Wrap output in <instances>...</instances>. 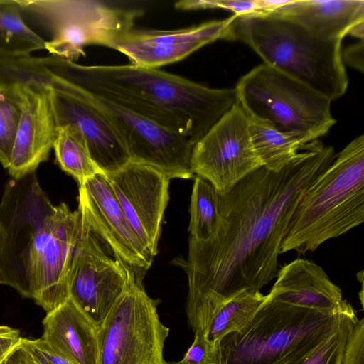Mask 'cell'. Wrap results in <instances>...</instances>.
<instances>
[{
  "label": "cell",
  "mask_w": 364,
  "mask_h": 364,
  "mask_svg": "<svg viewBox=\"0 0 364 364\" xmlns=\"http://www.w3.org/2000/svg\"><path fill=\"white\" fill-rule=\"evenodd\" d=\"M331 146L303 145L282 170L261 166L230 191L218 192L220 221L208 240L189 238L184 264L186 311L194 334H205L227 302L259 290L277 277L278 256L290 218L304 193L331 164Z\"/></svg>",
  "instance_id": "obj_1"
},
{
  "label": "cell",
  "mask_w": 364,
  "mask_h": 364,
  "mask_svg": "<svg viewBox=\"0 0 364 364\" xmlns=\"http://www.w3.org/2000/svg\"><path fill=\"white\" fill-rule=\"evenodd\" d=\"M80 211L54 205L35 172L12 178L0 202V279L47 313L70 298Z\"/></svg>",
  "instance_id": "obj_2"
},
{
  "label": "cell",
  "mask_w": 364,
  "mask_h": 364,
  "mask_svg": "<svg viewBox=\"0 0 364 364\" xmlns=\"http://www.w3.org/2000/svg\"><path fill=\"white\" fill-rule=\"evenodd\" d=\"M41 60L58 77L107 95L193 146L237 103L235 88H210L158 68L87 66L56 56Z\"/></svg>",
  "instance_id": "obj_3"
},
{
  "label": "cell",
  "mask_w": 364,
  "mask_h": 364,
  "mask_svg": "<svg viewBox=\"0 0 364 364\" xmlns=\"http://www.w3.org/2000/svg\"><path fill=\"white\" fill-rule=\"evenodd\" d=\"M225 40L246 43L264 64L331 101L343 96L348 88L342 41L318 38L291 20L271 14L236 16Z\"/></svg>",
  "instance_id": "obj_4"
},
{
  "label": "cell",
  "mask_w": 364,
  "mask_h": 364,
  "mask_svg": "<svg viewBox=\"0 0 364 364\" xmlns=\"http://www.w3.org/2000/svg\"><path fill=\"white\" fill-rule=\"evenodd\" d=\"M364 220V135L353 139L309 187L287 225L279 254L314 252Z\"/></svg>",
  "instance_id": "obj_5"
},
{
  "label": "cell",
  "mask_w": 364,
  "mask_h": 364,
  "mask_svg": "<svg viewBox=\"0 0 364 364\" xmlns=\"http://www.w3.org/2000/svg\"><path fill=\"white\" fill-rule=\"evenodd\" d=\"M267 296L245 326L211 345L207 364L291 363L311 353L352 313L324 314Z\"/></svg>",
  "instance_id": "obj_6"
},
{
  "label": "cell",
  "mask_w": 364,
  "mask_h": 364,
  "mask_svg": "<svg viewBox=\"0 0 364 364\" xmlns=\"http://www.w3.org/2000/svg\"><path fill=\"white\" fill-rule=\"evenodd\" d=\"M235 90L248 117L269 122L302 145L325 135L336 123L330 100L264 63L243 75Z\"/></svg>",
  "instance_id": "obj_7"
},
{
  "label": "cell",
  "mask_w": 364,
  "mask_h": 364,
  "mask_svg": "<svg viewBox=\"0 0 364 364\" xmlns=\"http://www.w3.org/2000/svg\"><path fill=\"white\" fill-rule=\"evenodd\" d=\"M23 14L35 18L50 33L45 49L53 56L73 61L85 48H111L134 28L143 12L139 8L95 0H19Z\"/></svg>",
  "instance_id": "obj_8"
},
{
  "label": "cell",
  "mask_w": 364,
  "mask_h": 364,
  "mask_svg": "<svg viewBox=\"0 0 364 364\" xmlns=\"http://www.w3.org/2000/svg\"><path fill=\"white\" fill-rule=\"evenodd\" d=\"M135 274L97 331V364H164L169 328Z\"/></svg>",
  "instance_id": "obj_9"
},
{
  "label": "cell",
  "mask_w": 364,
  "mask_h": 364,
  "mask_svg": "<svg viewBox=\"0 0 364 364\" xmlns=\"http://www.w3.org/2000/svg\"><path fill=\"white\" fill-rule=\"evenodd\" d=\"M66 82L65 92L84 100L112 124L126 145L131 161L151 166L170 179L194 176L190 165L193 145L188 139L103 93Z\"/></svg>",
  "instance_id": "obj_10"
},
{
  "label": "cell",
  "mask_w": 364,
  "mask_h": 364,
  "mask_svg": "<svg viewBox=\"0 0 364 364\" xmlns=\"http://www.w3.org/2000/svg\"><path fill=\"white\" fill-rule=\"evenodd\" d=\"M190 165L193 174L221 193L263 166L252 145L249 117L238 102L193 146Z\"/></svg>",
  "instance_id": "obj_11"
},
{
  "label": "cell",
  "mask_w": 364,
  "mask_h": 364,
  "mask_svg": "<svg viewBox=\"0 0 364 364\" xmlns=\"http://www.w3.org/2000/svg\"><path fill=\"white\" fill-rule=\"evenodd\" d=\"M134 274L105 253L101 241L81 215L70 274V298L97 329L128 289Z\"/></svg>",
  "instance_id": "obj_12"
},
{
  "label": "cell",
  "mask_w": 364,
  "mask_h": 364,
  "mask_svg": "<svg viewBox=\"0 0 364 364\" xmlns=\"http://www.w3.org/2000/svg\"><path fill=\"white\" fill-rule=\"evenodd\" d=\"M78 210L91 230L114 258L142 278L154 257L127 221L103 173L79 185Z\"/></svg>",
  "instance_id": "obj_13"
},
{
  "label": "cell",
  "mask_w": 364,
  "mask_h": 364,
  "mask_svg": "<svg viewBox=\"0 0 364 364\" xmlns=\"http://www.w3.org/2000/svg\"><path fill=\"white\" fill-rule=\"evenodd\" d=\"M105 176L129 225L154 257L171 179L151 166L133 161Z\"/></svg>",
  "instance_id": "obj_14"
},
{
  "label": "cell",
  "mask_w": 364,
  "mask_h": 364,
  "mask_svg": "<svg viewBox=\"0 0 364 364\" xmlns=\"http://www.w3.org/2000/svg\"><path fill=\"white\" fill-rule=\"evenodd\" d=\"M235 17L233 15L175 30L133 28L119 37L111 48L125 55L131 64L159 68L181 60L206 44L225 40L228 27Z\"/></svg>",
  "instance_id": "obj_15"
},
{
  "label": "cell",
  "mask_w": 364,
  "mask_h": 364,
  "mask_svg": "<svg viewBox=\"0 0 364 364\" xmlns=\"http://www.w3.org/2000/svg\"><path fill=\"white\" fill-rule=\"evenodd\" d=\"M21 108V119L8 167L12 178L35 172L48 160L57 137L50 89L31 85L11 87Z\"/></svg>",
  "instance_id": "obj_16"
},
{
  "label": "cell",
  "mask_w": 364,
  "mask_h": 364,
  "mask_svg": "<svg viewBox=\"0 0 364 364\" xmlns=\"http://www.w3.org/2000/svg\"><path fill=\"white\" fill-rule=\"evenodd\" d=\"M50 100L58 127L70 126L81 134L103 174L117 172L131 161L127 146L114 127L92 106L58 90H50Z\"/></svg>",
  "instance_id": "obj_17"
},
{
  "label": "cell",
  "mask_w": 364,
  "mask_h": 364,
  "mask_svg": "<svg viewBox=\"0 0 364 364\" xmlns=\"http://www.w3.org/2000/svg\"><path fill=\"white\" fill-rule=\"evenodd\" d=\"M268 297L274 301L324 314L355 311L341 289L315 263L297 259L281 268Z\"/></svg>",
  "instance_id": "obj_18"
},
{
  "label": "cell",
  "mask_w": 364,
  "mask_h": 364,
  "mask_svg": "<svg viewBox=\"0 0 364 364\" xmlns=\"http://www.w3.org/2000/svg\"><path fill=\"white\" fill-rule=\"evenodd\" d=\"M42 338L72 364H97L98 329L69 298L47 313Z\"/></svg>",
  "instance_id": "obj_19"
},
{
  "label": "cell",
  "mask_w": 364,
  "mask_h": 364,
  "mask_svg": "<svg viewBox=\"0 0 364 364\" xmlns=\"http://www.w3.org/2000/svg\"><path fill=\"white\" fill-rule=\"evenodd\" d=\"M270 14L291 20L321 39L342 41L355 24L364 21V1L290 0Z\"/></svg>",
  "instance_id": "obj_20"
},
{
  "label": "cell",
  "mask_w": 364,
  "mask_h": 364,
  "mask_svg": "<svg viewBox=\"0 0 364 364\" xmlns=\"http://www.w3.org/2000/svg\"><path fill=\"white\" fill-rule=\"evenodd\" d=\"M19 0L0 1V58L29 56L46 40L26 23Z\"/></svg>",
  "instance_id": "obj_21"
},
{
  "label": "cell",
  "mask_w": 364,
  "mask_h": 364,
  "mask_svg": "<svg viewBox=\"0 0 364 364\" xmlns=\"http://www.w3.org/2000/svg\"><path fill=\"white\" fill-rule=\"evenodd\" d=\"M248 117L252 145L262 166L274 172L282 170L303 145L296 136L277 130L269 122Z\"/></svg>",
  "instance_id": "obj_22"
},
{
  "label": "cell",
  "mask_w": 364,
  "mask_h": 364,
  "mask_svg": "<svg viewBox=\"0 0 364 364\" xmlns=\"http://www.w3.org/2000/svg\"><path fill=\"white\" fill-rule=\"evenodd\" d=\"M260 291H245L233 297L216 313L204 336L212 345L228 333L245 326L267 300Z\"/></svg>",
  "instance_id": "obj_23"
},
{
  "label": "cell",
  "mask_w": 364,
  "mask_h": 364,
  "mask_svg": "<svg viewBox=\"0 0 364 364\" xmlns=\"http://www.w3.org/2000/svg\"><path fill=\"white\" fill-rule=\"evenodd\" d=\"M53 149L60 168L75 178L79 185L102 173L92 160L81 134L70 126L58 127Z\"/></svg>",
  "instance_id": "obj_24"
},
{
  "label": "cell",
  "mask_w": 364,
  "mask_h": 364,
  "mask_svg": "<svg viewBox=\"0 0 364 364\" xmlns=\"http://www.w3.org/2000/svg\"><path fill=\"white\" fill-rule=\"evenodd\" d=\"M218 191L204 178L196 176L190 205V238L198 241L210 239L220 221Z\"/></svg>",
  "instance_id": "obj_25"
},
{
  "label": "cell",
  "mask_w": 364,
  "mask_h": 364,
  "mask_svg": "<svg viewBox=\"0 0 364 364\" xmlns=\"http://www.w3.org/2000/svg\"><path fill=\"white\" fill-rule=\"evenodd\" d=\"M21 114L13 87L0 86V163L5 168L10 164Z\"/></svg>",
  "instance_id": "obj_26"
},
{
  "label": "cell",
  "mask_w": 364,
  "mask_h": 364,
  "mask_svg": "<svg viewBox=\"0 0 364 364\" xmlns=\"http://www.w3.org/2000/svg\"><path fill=\"white\" fill-rule=\"evenodd\" d=\"M358 319L356 311L346 314L336 332L306 356L289 364H342L350 332Z\"/></svg>",
  "instance_id": "obj_27"
},
{
  "label": "cell",
  "mask_w": 364,
  "mask_h": 364,
  "mask_svg": "<svg viewBox=\"0 0 364 364\" xmlns=\"http://www.w3.org/2000/svg\"><path fill=\"white\" fill-rule=\"evenodd\" d=\"M175 7L181 10L223 9L237 16L262 11L261 0H183L176 2Z\"/></svg>",
  "instance_id": "obj_28"
},
{
  "label": "cell",
  "mask_w": 364,
  "mask_h": 364,
  "mask_svg": "<svg viewBox=\"0 0 364 364\" xmlns=\"http://www.w3.org/2000/svg\"><path fill=\"white\" fill-rule=\"evenodd\" d=\"M19 346L25 353L29 364H72L42 338L28 339L21 337Z\"/></svg>",
  "instance_id": "obj_29"
},
{
  "label": "cell",
  "mask_w": 364,
  "mask_h": 364,
  "mask_svg": "<svg viewBox=\"0 0 364 364\" xmlns=\"http://www.w3.org/2000/svg\"><path fill=\"white\" fill-rule=\"evenodd\" d=\"M342 364H364V318L353 326L346 347Z\"/></svg>",
  "instance_id": "obj_30"
},
{
  "label": "cell",
  "mask_w": 364,
  "mask_h": 364,
  "mask_svg": "<svg viewBox=\"0 0 364 364\" xmlns=\"http://www.w3.org/2000/svg\"><path fill=\"white\" fill-rule=\"evenodd\" d=\"M211 345L203 334H195L194 341L185 353L181 364H207Z\"/></svg>",
  "instance_id": "obj_31"
},
{
  "label": "cell",
  "mask_w": 364,
  "mask_h": 364,
  "mask_svg": "<svg viewBox=\"0 0 364 364\" xmlns=\"http://www.w3.org/2000/svg\"><path fill=\"white\" fill-rule=\"evenodd\" d=\"M364 43L363 39L348 47L342 52V60L343 64L354 68L360 73L364 71L363 65Z\"/></svg>",
  "instance_id": "obj_32"
},
{
  "label": "cell",
  "mask_w": 364,
  "mask_h": 364,
  "mask_svg": "<svg viewBox=\"0 0 364 364\" xmlns=\"http://www.w3.org/2000/svg\"><path fill=\"white\" fill-rule=\"evenodd\" d=\"M19 331L5 325H0V362L20 342Z\"/></svg>",
  "instance_id": "obj_33"
},
{
  "label": "cell",
  "mask_w": 364,
  "mask_h": 364,
  "mask_svg": "<svg viewBox=\"0 0 364 364\" xmlns=\"http://www.w3.org/2000/svg\"><path fill=\"white\" fill-rule=\"evenodd\" d=\"M0 364H29V362L18 343L4 357Z\"/></svg>",
  "instance_id": "obj_34"
},
{
  "label": "cell",
  "mask_w": 364,
  "mask_h": 364,
  "mask_svg": "<svg viewBox=\"0 0 364 364\" xmlns=\"http://www.w3.org/2000/svg\"><path fill=\"white\" fill-rule=\"evenodd\" d=\"M348 35L358 38L360 40L364 37V21H360L355 24L349 31Z\"/></svg>",
  "instance_id": "obj_35"
},
{
  "label": "cell",
  "mask_w": 364,
  "mask_h": 364,
  "mask_svg": "<svg viewBox=\"0 0 364 364\" xmlns=\"http://www.w3.org/2000/svg\"><path fill=\"white\" fill-rule=\"evenodd\" d=\"M164 364H181L180 362H165Z\"/></svg>",
  "instance_id": "obj_36"
},
{
  "label": "cell",
  "mask_w": 364,
  "mask_h": 364,
  "mask_svg": "<svg viewBox=\"0 0 364 364\" xmlns=\"http://www.w3.org/2000/svg\"><path fill=\"white\" fill-rule=\"evenodd\" d=\"M0 284H1V279H0Z\"/></svg>",
  "instance_id": "obj_37"
}]
</instances>
